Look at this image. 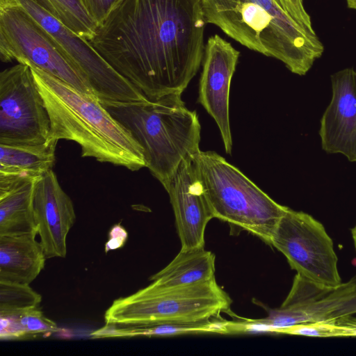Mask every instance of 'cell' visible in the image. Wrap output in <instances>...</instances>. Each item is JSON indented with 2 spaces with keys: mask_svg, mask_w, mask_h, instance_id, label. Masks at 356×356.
Listing matches in <instances>:
<instances>
[{
  "mask_svg": "<svg viewBox=\"0 0 356 356\" xmlns=\"http://www.w3.org/2000/svg\"><path fill=\"white\" fill-rule=\"evenodd\" d=\"M193 156L214 218L270 245L289 207L274 201L216 152L200 149Z\"/></svg>",
  "mask_w": 356,
  "mask_h": 356,
  "instance_id": "obj_5",
  "label": "cell"
},
{
  "mask_svg": "<svg viewBox=\"0 0 356 356\" xmlns=\"http://www.w3.org/2000/svg\"><path fill=\"white\" fill-rule=\"evenodd\" d=\"M58 327L39 307L24 311L0 314V339L24 340L51 335Z\"/></svg>",
  "mask_w": 356,
  "mask_h": 356,
  "instance_id": "obj_21",
  "label": "cell"
},
{
  "mask_svg": "<svg viewBox=\"0 0 356 356\" xmlns=\"http://www.w3.org/2000/svg\"><path fill=\"white\" fill-rule=\"evenodd\" d=\"M127 237V232L123 227L120 224L114 225L110 230L109 238L105 245V252H107L109 250L122 247Z\"/></svg>",
  "mask_w": 356,
  "mask_h": 356,
  "instance_id": "obj_27",
  "label": "cell"
},
{
  "mask_svg": "<svg viewBox=\"0 0 356 356\" xmlns=\"http://www.w3.org/2000/svg\"><path fill=\"white\" fill-rule=\"evenodd\" d=\"M37 179L23 181L0 191V236L38 234L33 209Z\"/></svg>",
  "mask_w": 356,
  "mask_h": 356,
  "instance_id": "obj_20",
  "label": "cell"
},
{
  "mask_svg": "<svg viewBox=\"0 0 356 356\" xmlns=\"http://www.w3.org/2000/svg\"><path fill=\"white\" fill-rule=\"evenodd\" d=\"M38 234L0 236V281L31 284L47 259Z\"/></svg>",
  "mask_w": 356,
  "mask_h": 356,
  "instance_id": "obj_17",
  "label": "cell"
},
{
  "mask_svg": "<svg viewBox=\"0 0 356 356\" xmlns=\"http://www.w3.org/2000/svg\"><path fill=\"white\" fill-rule=\"evenodd\" d=\"M81 38L90 40L95 35L96 23L80 0H31Z\"/></svg>",
  "mask_w": 356,
  "mask_h": 356,
  "instance_id": "obj_22",
  "label": "cell"
},
{
  "mask_svg": "<svg viewBox=\"0 0 356 356\" xmlns=\"http://www.w3.org/2000/svg\"><path fill=\"white\" fill-rule=\"evenodd\" d=\"M347 6L353 10H356V0H346Z\"/></svg>",
  "mask_w": 356,
  "mask_h": 356,
  "instance_id": "obj_29",
  "label": "cell"
},
{
  "mask_svg": "<svg viewBox=\"0 0 356 356\" xmlns=\"http://www.w3.org/2000/svg\"><path fill=\"white\" fill-rule=\"evenodd\" d=\"M350 281L356 284V274L350 280Z\"/></svg>",
  "mask_w": 356,
  "mask_h": 356,
  "instance_id": "obj_31",
  "label": "cell"
},
{
  "mask_svg": "<svg viewBox=\"0 0 356 356\" xmlns=\"http://www.w3.org/2000/svg\"><path fill=\"white\" fill-rule=\"evenodd\" d=\"M275 2L305 29L315 32L310 15L306 11L303 0H275Z\"/></svg>",
  "mask_w": 356,
  "mask_h": 356,
  "instance_id": "obj_26",
  "label": "cell"
},
{
  "mask_svg": "<svg viewBox=\"0 0 356 356\" xmlns=\"http://www.w3.org/2000/svg\"><path fill=\"white\" fill-rule=\"evenodd\" d=\"M270 245L282 252L302 277L326 287L342 283L333 241L324 226L309 214L288 208Z\"/></svg>",
  "mask_w": 356,
  "mask_h": 356,
  "instance_id": "obj_8",
  "label": "cell"
},
{
  "mask_svg": "<svg viewBox=\"0 0 356 356\" xmlns=\"http://www.w3.org/2000/svg\"><path fill=\"white\" fill-rule=\"evenodd\" d=\"M50 134V118L31 67L18 63L1 71L0 144H41Z\"/></svg>",
  "mask_w": 356,
  "mask_h": 356,
  "instance_id": "obj_10",
  "label": "cell"
},
{
  "mask_svg": "<svg viewBox=\"0 0 356 356\" xmlns=\"http://www.w3.org/2000/svg\"><path fill=\"white\" fill-rule=\"evenodd\" d=\"M284 334L316 337H356V318L343 316L325 321L297 325Z\"/></svg>",
  "mask_w": 356,
  "mask_h": 356,
  "instance_id": "obj_23",
  "label": "cell"
},
{
  "mask_svg": "<svg viewBox=\"0 0 356 356\" xmlns=\"http://www.w3.org/2000/svg\"><path fill=\"white\" fill-rule=\"evenodd\" d=\"M41 296L29 284L0 281V314L19 312L39 307Z\"/></svg>",
  "mask_w": 356,
  "mask_h": 356,
  "instance_id": "obj_24",
  "label": "cell"
},
{
  "mask_svg": "<svg viewBox=\"0 0 356 356\" xmlns=\"http://www.w3.org/2000/svg\"><path fill=\"white\" fill-rule=\"evenodd\" d=\"M30 67L50 118V137L78 143L82 157L131 171L146 167L140 145L96 97Z\"/></svg>",
  "mask_w": 356,
  "mask_h": 356,
  "instance_id": "obj_2",
  "label": "cell"
},
{
  "mask_svg": "<svg viewBox=\"0 0 356 356\" xmlns=\"http://www.w3.org/2000/svg\"><path fill=\"white\" fill-rule=\"evenodd\" d=\"M207 23L243 46L282 61L305 75L324 47L315 32L298 24L275 0H201Z\"/></svg>",
  "mask_w": 356,
  "mask_h": 356,
  "instance_id": "obj_3",
  "label": "cell"
},
{
  "mask_svg": "<svg viewBox=\"0 0 356 356\" xmlns=\"http://www.w3.org/2000/svg\"><path fill=\"white\" fill-rule=\"evenodd\" d=\"M240 52L216 34L205 44L198 102L216 122L226 153L231 154L232 138L229 124L230 84Z\"/></svg>",
  "mask_w": 356,
  "mask_h": 356,
  "instance_id": "obj_13",
  "label": "cell"
},
{
  "mask_svg": "<svg viewBox=\"0 0 356 356\" xmlns=\"http://www.w3.org/2000/svg\"><path fill=\"white\" fill-rule=\"evenodd\" d=\"M343 310L346 314H356V294L344 304Z\"/></svg>",
  "mask_w": 356,
  "mask_h": 356,
  "instance_id": "obj_28",
  "label": "cell"
},
{
  "mask_svg": "<svg viewBox=\"0 0 356 356\" xmlns=\"http://www.w3.org/2000/svg\"><path fill=\"white\" fill-rule=\"evenodd\" d=\"M33 209L40 243L47 259L65 257L67 236L76 215L72 200L52 170L35 181Z\"/></svg>",
  "mask_w": 356,
  "mask_h": 356,
  "instance_id": "obj_14",
  "label": "cell"
},
{
  "mask_svg": "<svg viewBox=\"0 0 356 356\" xmlns=\"http://www.w3.org/2000/svg\"><path fill=\"white\" fill-rule=\"evenodd\" d=\"M201 0H124L89 42L149 99L181 94L202 63Z\"/></svg>",
  "mask_w": 356,
  "mask_h": 356,
  "instance_id": "obj_1",
  "label": "cell"
},
{
  "mask_svg": "<svg viewBox=\"0 0 356 356\" xmlns=\"http://www.w3.org/2000/svg\"><path fill=\"white\" fill-rule=\"evenodd\" d=\"M58 140L31 145L0 144V191L25 180H35L52 169Z\"/></svg>",
  "mask_w": 356,
  "mask_h": 356,
  "instance_id": "obj_16",
  "label": "cell"
},
{
  "mask_svg": "<svg viewBox=\"0 0 356 356\" xmlns=\"http://www.w3.org/2000/svg\"><path fill=\"white\" fill-rule=\"evenodd\" d=\"M216 257L204 248L181 250L164 268L152 275V284L161 287L186 286L215 277Z\"/></svg>",
  "mask_w": 356,
  "mask_h": 356,
  "instance_id": "obj_19",
  "label": "cell"
},
{
  "mask_svg": "<svg viewBox=\"0 0 356 356\" xmlns=\"http://www.w3.org/2000/svg\"><path fill=\"white\" fill-rule=\"evenodd\" d=\"M103 105L140 145L146 167L163 187L181 161L200 150L198 115L186 106L181 94Z\"/></svg>",
  "mask_w": 356,
  "mask_h": 356,
  "instance_id": "obj_4",
  "label": "cell"
},
{
  "mask_svg": "<svg viewBox=\"0 0 356 356\" xmlns=\"http://www.w3.org/2000/svg\"><path fill=\"white\" fill-rule=\"evenodd\" d=\"M232 299L216 278L197 284L161 287L150 284L115 300L104 314L105 323L196 322L230 312Z\"/></svg>",
  "mask_w": 356,
  "mask_h": 356,
  "instance_id": "obj_6",
  "label": "cell"
},
{
  "mask_svg": "<svg viewBox=\"0 0 356 356\" xmlns=\"http://www.w3.org/2000/svg\"><path fill=\"white\" fill-rule=\"evenodd\" d=\"M124 0H80L87 13L96 23L102 25L110 14Z\"/></svg>",
  "mask_w": 356,
  "mask_h": 356,
  "instance_id": "obj_25",
  "label": "cell"
},
{
  "mask_svg": "<svg viewBox=\"0 0 356 356\" xmlns=\"http://www.w3.org/2000/svg\"><path fill=\"white\" fill-rule=\"evenodd\" d=\"M352 238L354 243V246L356 250V225L351 229Z\"/></svg>",
  "mask_w": 356,
  "mask_h": 356,
  "instance_id": "obj_30",
  "label": "cell"
},
{
  "mask_svg": "<svg viewBox=\"0 0 356 356\" xmlns=\"http://www.w3.org/2000/svg\"><path fill=\"white\" fill-rule=\"evenodd\" d=\"M51 35L84 76L102 104H131L148 97L118 73L92 46L31 0H15Z\"/></svg>",
  "mask_w": 356,
  "mask_h": 356,
  "instance_id": "obj_9",
  "label": "cell"
},
{
  "mask_svg": "<svg viewBox=\"0 0 356 356\" xmlns=\"http://www.w3.org/2000/svg\"><path fill=\"white\" fill-rule=\"evenodd\" d=\"M227 332V323L220 317L196 322H152L132 324L105 325L91 332L92 339L163 337L188 333Z\"/></svg>",
  "mask_w": 356,
  "mask_h": 356,
  "instance_id": "obj_18",
  "label": "cell"
},
{
  "mask_svg": "<svg viewBox=\"0 0 356 356\" xmlns=\"http://www.w3.org/2000/svg\"><path fill=\"white\" fill-rule=\"evenodd\" d=\"M193 156L181 161L164 186L172 206L181 250L204 248L205 229L214 218Z\"/></svg>",
  "mask_w": 356,
  "mask_h": 356,
  "instance_id": "obj_12",
  "label": "cell"
},
{
  "mask_svg": "<svg viewBox=\"0 0 356 356\" xmlns=\"http://www.w3.org/2000/svg\"><path fill=\"white\" fill-rule=\"evenodd\" d=\"M332 97L321 120V147L356 163V71L346 68L331 76Z\"/></svg>",
  "mask_w": 356,
  "mask_h": 356,
  "instance_id": "obj_15",
  "label": "cell"
},
{
  "mask_svg": "<svg viewBox=\"0 0 356 356\" xmlns=\"http://www.w3.org/2000/svg\"><path fill=\"white\" fill-rule=\"evenodd\" d=\"M356 294V284L350 280L336 287L312 282L296 274L291 289L278 308H268V315L258 321L280 333L289 327L333 318L334 312Z\"/></svg>",
  "mask_w": 356,
  "mask_h": 356,
  "instance_id": "obj_11",
  "label": "cell"
},
{
  "mask_svg": "<svg viewBox=\"0 0 356 356\" xmlns=\"http://www.w3.org/2000/svg\"><path fill=\"white\" fill-rule=\"evenodd\" d=\"M0 58L42 70L96 97L51 35L15 0H0Z\"/></svg>",
  "mask_w": 356,
  "mask_h": 356,
  "instance_id": "obj_7",
  "label": "cell"
}]
</instances>
